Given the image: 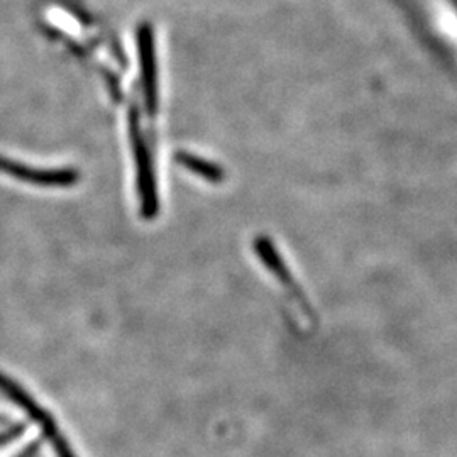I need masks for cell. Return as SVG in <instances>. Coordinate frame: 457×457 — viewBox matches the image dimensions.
<instances>
[{
  "label": "cell",
  "instance_id": "3",
  "mask_svg": "<svg viewBox=\"0 0 457 457\" xmlns=\"http://www.w3.org/2000/svg\"><path fill=\"white\" fill-rule=\"evenodd\" d=\"M153 65H151V60H146V70H151ZM146 80L149 82V87H147V90H149V94H151V88H153V92H154V87L151 85V82L154 83V79H151V75H146Z\"/></svg>",
  "mask_w": 457,
  "mask_h": 457
},
{
  "label": "cell",
  "instance_id": "2",
  "mask_svg": "<svg viewBox=\"0 0 457 457\" xmlns=\"http://www.w3.org/2000/svg\"><path fill=\"white\" fill-rule=\"evenodd\" d=\"M181 163L185 164L187 168L194 170L196 173L204 175L205 179L209 180H220V173L219 170L212 166V164L205 163V162H200L198 158H188V156H181Z\"/></svg>",
  "mask_w": 457,
  "mask_h": 457
},
{
  "label": "cell",
  "instance_id": "1",
  "mask_svg": "<svg viewBox=\"0 0 457 457\" xmlns=\"http://www.w3.org/2000/svg\"><path fill=\"white\" fill-rule=\"evenodd\" d=\"M442 43L457 58V7L453 0H415Z\"/></svg>",
  "mask_w": 457,
  "mask_h": 457
}]
</instances>
